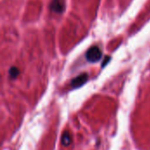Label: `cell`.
Listing matches in <instances>:
<instances>
[{
    "label": "cell",
    "instance_id": "6da1fadb",
    "mask_svg": "<svg viewBox=\"0 0 150 150\" xmlns=\"http://www.w3.org/2000/svg\"><path fill=\"white\" fill-rule=\"evenodd\" d=\"M85 57H86V60L90 62H97L102 58V51L97 46L91 47L87 50L85 54Z\"/></svg>",
    "mask_w": 150,
    "mask_h": 150
},
{
    "label": "cell",
    "instance_id": "7a4b0ae2",
    "mask_svg": "<svg viewBox=\"0 0 150 150\" xmlns=\"http://www.w3.org/2000/svg\"><path fill=\"white\" fill-rule=\"evenodd\" d=\"M88 78H89V75L88 74H86V73L81 74L78 76L75 77L74 79H72L70 85H71L72 88H79V87H81L82 85H83L87 82Z\"/></svg>",
    "mask_w": 150,
    "mask_h": 150
},
{
    "label": "cell",
    "instance_id": "3957f363",
    "mask_svg": "<svg viewBox=\"0 0 150 150\" xmlns=\"http://www.w3.org/2000/svg\"><path fill=\"white\" fill-rule=\"evenodd\" d=\"M50 9L56 13H62L65 10V0H52Z\"/></svg>",
    "mask_w": 150,
    "mask_h": 150
},
{
    "label": "cell",
    "instance_id": "277c9868",
    "mask_svg": "<svg viewBox=\"0 0 150 150\" xmlns=\"http://www.w3.org/2000/svg\"><path fill=\"white\" fill-rule=\"evenodd\" d=\"M62 143L63 146H69L71 143V137L69 132H64L62 136Z\"/></svg>",
    "mask_w": 150,
    "mask_h": 150
},
{
    "label": "cell",
    "instance_id": "5b68a950",
    "mask_svg": "<svg viewBox=\"0 0 150 150\" xmlns=\"http://www.w3.org/2000/svg\"><path fill=\"white\" fill-rule=\"evenodd\" d=\"M19 73H20V72H19V69H18L17 67H11V68L9 69V75H10L11 78H13V79L17 78V77L18 76Z\"/></svg>",
    "mask_w": 150,
    "mask_h": 150
},
{
    "label": "cell",
    "instance_id": "8992f818",
    "mask_svg": "<svg viewBox=\"0 0 150 150\" xmlns=\"http://www.w3.org/2000/svg\"><path fill=\"white\" fill-rule=\"evenodd\" d=\"M110 59H111V57L107 56V57H106V60L105 59V61H104V62H103V64H102V67H105V65H106L107 62H108V61H110Z\"/></svg>",
    "mask_w": 150,
    "mask_h": 150
}]
</instances>
